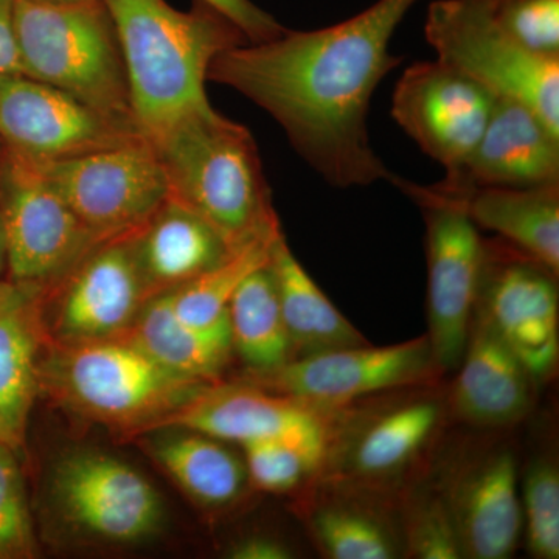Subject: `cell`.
<instances>
[{
  "mask_svg": "<svg viewBox=\"0 0 559 559\" xmlns=\"http://www.w3.org/2000/svg\"><path fill=\"white\" fill-rule=\"evenodd\" d=\"M419 0H377L356 16L288 31L223 51L209 81L231 87L277 121L312 170L337 189L392 179L370 143L371 97L403 58L390 51Z\"/></svg>",
  "mask_w": 559,
  "mask_h": 559,
  "instance_id": "cell-1",
  "label": "cell"
},
{
  "mask_svg": "<svg viewBox=\"0 0 559 559\" xmlns=\"http://www.w3.org/2000/svg\"><path fill=\"white\" fill-rule=\"evenodd\" d=\"M119 38L132 117L154 142L180 120L212 108L205 83L219 53L249 43L219 11L194 0L190 11L167 0H103Z\"/></svg>",
  "mask_w": 559,
  "mask_h": 559,
  "instance_id": "cell-2",
  "label": "cell"
},
{
  "mask_svg": "<svg viewBox=\"0 0 559 559\" xmlns=\"http://www.w3.org/2000/svg\"><path fill=\"white\" fill-rule=\"evenodd\" d=\"M151 143L170 197L212 224L231 248L282 230L259 146L245 124L212 106Z\"/></svg>",
  "mask_w": 559,
  "mask_h": 559,
  "instance_id": "cell-3",
  "label": "cell"
},
{
  "mask_svg": "<svg viewBox=\"0 0 559 559\" xmlns=\"http://www.w3.org/2000/svg\"><path fill=\"white\" fill-rule=\"evenodd\" d=\"M39 381L40 392L64 409L124 437L153 432L162 418L210 385L173 373L120 336L47 345Z\"/></svg>",
  "mask_w": 559,
  "mask_h": 559,
  "instance_id": "cell-4",
  "label": "cell"
},
{
  "mask_svg": "<svg viewBox=\"0 0 559 559\" xmlns=\"http://www.w3.org/2000/svg\"><path fill=\"white\" fill-rule=\"evenodd\" d=\"M439 384L392 390L342 407L318 477L400 496L428 469L451 418Z\"/></svg>",
  "mask_w": 559,
  "mask_h": 559,
  "instance_id": "cell-5",
  "label": "cell"
},
{
  "mask_svg": "<svg viewBox=\"0 0 559 559\" xmlns=\"http://www.w3.org/2000/svg\"><path fill=\"white\" fill-rule=\"evenodd\" d=\"M14 33L22 75L134 121L119 38L103 0H14Z\"/></svg>",
  "mask_w": 559,
  "mask_h": 559,
  "instance_id": "cell-6",
  "label": "cell"
},
{
  "mask_svg": "<svg viewBox=\"0 0 559 559\" xmlns=\"http://www.w3.org/2000/svg\"><path fill=\"white\" fill-rule=\"evenodd\" d=\"M437 60L479 83L495 98L521 103L559 134V57L533 53L474 0H436L425 24Z\"/></svg>",
  "mask_w": 559,
  "mask_h": 559,
  "instance_id": "cell-7",
  "label": "cell"
},
{
  "mask_svg": "<svg viewBox=\"0 0 559 559\" xmlns=\"http://www.w3.org/2000/svg\"><path fill=\"white\" fill-rule=\"evenodd\" d=\"M395 183L421 209L428 257V336L443 377L459 369L476 312L485 240L465 209L468 194L439 183L423 187L393 175Z\"/></svg>",
  "mask_w": 559,
  "mask_h": 559,
  "instance_id": "cell-8",
  "label": "cell"
},
{
  "mask_svg": "<svg viewBox=\"0 0 559 559\" xmlns=\"http://www.w3.org/2000/svg\"><path fill=\"white\" fill-rule=\"evenodd\" d=\"M0 229L7 277L46 289L98 242L35 162L3 150L0 157Z\"/></svg>",
  "mask_w": 559,
  "mask_h": 559,
  "instance_id": "cell-9",
  "label": "cell"
},
{
  "mask_svg": "<svg viewBox=\"0 0 559 559\" xmlns=\"http://www.w3.org/2000/svg\"><path fill=\"white\" fill-rule=\"evenodd\" d=\"M441 380L428 336L423 334L388 347H373L369 342L290 359L277 369L245 371L237 381L323 409H342L392 390Z\"/></svg>",
  "mask_w": 559,
  "mask_h": 559,
  "instance_id": "cell-10",
  "label": "cell"
},
{
  "mask_svg": "<svg viewBox=\"0 0 559 559\" xmlns=\"http://www.w3.org/2000/svg\"><path fill=\"white\" fill-rule=\"evenodd\" d=\"M134 231L98 242L64 277L38 290L36 310L46 347L110 340L134 322L148 301Z\"/></svg>",
  "mask_w": 559,
  "mask_h": 559,
  "instance_id": "cell-11",
  "label": "cell"
},
{
  "mask_svg": "<svg viewBox=\"0 0 559 559\" xmlns=\"http://www.w3.org/2000/svg\"><path fill=\"white\" fill-rule=\"evenodd\" d=\"M38 165L81 223L103 240L140 229L170 198L159 154L146 139Z\"/></svg>",
  "mask_w": 559,
  "mask_h": 559,
  "instance_id": "cell-12",
  "label": "cell"
},
{
  "mask_svg": "<svg viewBox=\"0 0 559 559\" xmlns=\"http://www.w3.org/2000/svg\"><path fill=\"white\" fill-rule=\"evenodd\" d=\"M142 139L132 120L108 116L31 76H0V143L14 156L49 164Z\"/></svg>",
  "mask_w": 559,
  "mask_h": 559,
  "instance_id": "cell-13",
  "label": "cell"
},
{
  "mask_svg": "<svg viewBox=\"0 0 559 559\" xmlns=\"http://www.w3.org/2000/svg\"><path fill=\"white\" fill-rule=\"evenodd\" d=\"M477 311L524 364L536 384L559 359L558 275L509 242L485 240Z\"/></svg>",
  "mask_w": 559,
  "mask_h": 559,
  "instance_id": "cell-14",
  "label": "cell"
},
{
  "mask_svg": "<svg viewBox=\"0 0 559 559\" xmlns=\"http://www.w3.org/2000/svg\"><path fill=\"white\" fill-rule=\"evenodd\" d=\"M51 498L62 520L91 538L140 543L160 525L162 500L139 471L95 451H76L58 463Z\"/></svg>",
  "mask_w": 559,
  "mask_h": 559,
  "instance_id": "cell-15",
  "label": "cell"
},
{
  "mask_svg": "<svg viewBox=\"0 0 559 559\" xmlns=\"http://www.w3.org/2000/svg\"><path fill=\"white\" fill-rule=\"evenodd\" d=\"M496 98L476 81L439 60L404 70L392 117L423 153L457 175L484 134Z\"/></svg>",
  "mask_w": 559,
  "mask_h": 559,
  "instance_id": "cell-16",
  "label": "cell"
},
{
  "mask_svg": "<svg viewBox=\"0 0 559 559\" xmlns=\"http://www.w3.org/2000/svg\"><path fill=\"white\" fill-rule=\"evenodd\" d=\"M341 409H323L246 384L215 382L157 423L154 430L189 429L230 444L288 440L326 448Z\"/></svg>",
  "mask_w": 559,
  "mask_h": 559,
  "instance_id": "cell-17",
  "label": "cell"
},
{
  "mask_svg": "<svg viewBox=\"0 0 559 559\" xmlns=\"http://www.w3.org/2000/svg\"><path fill=\"white\" fill-rule=\"evenodd\" d=\"M520 465L509 444L463 452L437 477L457 528L463 558L507 559L522 535Z\"/></svg>",
  "mask_w": 559,
  "mask_h": 559,
  "instance_id": "cell-18",
  "label": "cell"
},
{
  "mask_svg": "<svg viewBox=\"0 0 559 559\" xmlns=\"http://www.w3.org/2000/svg\"><path fill=\"white\" fill-rule=\"evenodd\" d=\"M297 495V514L322 557L406 558L401 495L325 477H316Z\"/></svg>",
  "mask_w": 559,
  "mask_h": 559,
  "instance_id": "cell-19",
  "label": "cell"
},
{
  "mask_svg": "<svg viewBox=\"0 0 559 559\" xmlns=\"http://www.w3.org/2000/svg\"><path fill=\"white\" fill-rule=\"evenodd\" d=\"M443 189L468 194L484 187L559 183V134L527 106L496 98L476 148Z\"/></svg>",
  "mask_w": 559,
  "mask_h": 559,
  "instance_id": "cell-20",
  "label": "cell"
},
{
  "mask_svg": "<svg viewBox=\"0 0 559 559\" xmlns=\"http://www.w3.org/2000/svg\"><path fill=\"white\" fill-rule=\"evenodd\" d=\"M457 377L448 390L451 417L476 429H507L528 417L536 381L480 311L474 312Z\"/></svg>",
  "mask_w": 559,
  "mask_h": 559,
  "instance_id": "cell-21",
  "label": "cell"
},
{
  "mask_svg": "<svg viewBox=\"0 0 559 559\" xmlns=\"http://www.w3.org/2000/svg\"><path fill=\"white\" fill-rule=\"evenodd\" d=\"M132 241L148 300L182 288L237 250L173 197L132 234Z\"/></svg>",
  "mask_w": 559,
  "mask_h": 559,
  "instance_id": "cell-22",
  "label": "cell"
},
{
  "mask_svg": "<svg viewBox=\"0 0 559 559\" xmlns=\"http://www.w3.org/2000/svg\"><path fill=\"white\" fill-rule=\"evenodd\" d=\"M39 288L0 280V440L20 451L28 418L40 393Z\"/></svg>",
  "mask_w": 559,
  "mask_h": 559,
  "instance_id": "cell-23",
  "label": "cell"
},
{
  "mask_svg": "<svg viewBox=\"0 0 559 559\" xmlns=\"http://www.w3.org/2000/svg\"><path fill=\"white\" fill-rule=\"evenodd\" d=\"M120 337L173 373L210 384L221 381L234 356L229 323L209 330L190 325L173 310L168 294L146 301Z\"/></svg>",
  "mask_w": 559,
  "mask_h": 559,
  "instance_id": "cell-24",
  "label": "cell"
},
{
  "mask_svg": "<svg viewBox=\"0 0 559 559\" xmlns=\"http://www.w3.org/2000/svg\"><path fill=\"white\" fill-rule=\"evenodd\" d=\"M471 221L559 274V183L484 187L465 198Z\"/></svg>",
  "mask_w": 559,
  "mask_h": 559,
  "instance_id": "cell-25",
  "label": "cell"
},
{
  "mask_svg": "<svg viewBox=\"0 0 559 559\" xmlns=\"http://www.w3.org/2000/svg\"><path fill=\"white\" fill-rule=\"evenodd\" d=\"M270 264L293 359L369 344L301 266L283 234L272 246Z\"/></svg>",
  "mask_w": 559,
  "mask_h": 559,
  "instance_id": "cell-26",
  "label": "cell"
},
{
  "mask_svg": "<svg viewBox=\"0 0 559 559\" xmlns=\"http://www.w3.org/2000/svg\"><path fill=\"white\" fill-rule=\"evenodd\" d=\"M151 441L148 452L194 502L224 510L245 498L250 487L242 454L227 441L189 429H173Z\"/></svg>",
  "mask_w": 559,
  "mask_h": 559,
  "instance_id": "cell-27",
  "label": "cell"
},
{
  "mask_svg": "<svg viewBox=\"0 0 559 559\" xmlns=\"http://www.w3.org/2000/svg\"><path fill=\"white\" fill-rule=\"evenodd\" d=\"M270 261L245 278L227 307L234 355L246 371L277 369L293 359Z\"/></svg>",
  "mask_w": 559,
  "mask_h": 559,
  "instance_id": "cell-28",
  "label": "cell"
},
{
  "mask_svg": "<svg viewBox=\"0 0 559 559\" xmlns=\"http://www.w3.org/2000/svg\"><path fill=\"white\" fill-rule=\"evenodd\" d=\"M283 231L246 242L234 250L223 263L182 288L168 293L173 310L180 319L198 329H218L227 325V307L245 278L264 266L271 259L272 246Z\"/></svg>",
  "mask_w": 559,
  "mask_h": 559,
  "instance_id": "cell-29",
  "label": "cell"
},
{
  "mask_svg": "<svg viewBox=\"0 0 559 559\" xmlns=\"http://www.w3.org/2000/svg\"><path fill=\"white\" fill-rule=\"evenodd\" d=\"M406 558H463L457 528L439 481L426 480V473L400 496Z\"/></svg>",
  "mask_w": 559,
  "mask_h": 559,
  "instance_id": "cell-30",
  "label": "cell"
},
{
  "mask_svg": "<svg viewBox=\"0 0 559 559\" xmlns=\"http://www.w3.org/2000/svg\"><path fill=\"white\" fill-rule=\"evenodd\" d=\"M250 487L271 495H293L319 476L326 448L288 440L241 444Z\"/></svg>",
  "mask_w": 559,
  "mask_h": 559,
  "instance_id": "cell-31",
  "label": "cell"
},
{
  "mask_svg": "<svg viewBox=\"0 0 559 559\" xmlns=\"http://www.w3.org/2000/svg\"><path fill=\"white\" fill-rule=\"evenodd\" d=\"M522 533L533 558H559V469L551 457H536L521 477Z\"/></svg>",
  "mask_w": 559,
  "mask_h": 559,
  "instance_id": "cell-32",
  "label": "cell"
},
{
  "mask_svg": "<svg viewBox=\"0 0 559 559\" xmlns=\"http://www.w3.org/2000/svg\"><path fill=\"white\" fill-rule=\"evenodd\" d=\"M35 555L36 538L17 450L0 441V559Z\"/></svg>",
  "mask_w": 559,
  "mask_h": 559,
  "instance_id": "cell-33",
  "label": "cell"
},
{
  "mask_svg": "<svg viewBox=\"0 0 559 559\" xmlns=\"http://www.w3.org/2000/svg\"><path fill=\"white\" fill-rule=\"evenodd\" d=\"M491 10L500 27L522 47L559 57V0H513Z\"/></svg>",
  "mask_w": 559,
  "mask_h": 559,
  "instance_id": "cell-34",
  "label": "cell"
},
{
  "mask_svg": "<svg viewBox=\"0 0 559 559\" xmlns=\"http://www.w3.org/2000/svg\"><path fill=\"white\" fill-rule=\"evenodd\" d=\"M234 22L249 43L275 38L285 27L272 14L261 10L252 0H201Z\"/></svg>",
  "mask_w": 559,
  "mask_h": 559,
  "instance_id": "cell-35",
  "label": "cell"
},
{
  "mask_svg": "<svg viewBox=\"0 0 559 559\" xmlns=\"http://www.w3.org/2000/svg\"><path fill=\"white\" fill-rule=\"evenodd\" d=\"M231 559H290L296 557L285 540L271 535H250L231 544Z\"/></svg>",
  "mask_w": 559,
  "mask_h": 559,
  "instance_id": "cell-36",
  "label": "cell"
},
{
  "mask_svg": "<svg viewBox=\"0 0 559 559\" xmlns=\"http://www.w3.org/2000/svg\"><path fill=\"white\" fill-rule=\"evenodd\" d=\"M5 75H22L14 33V0H0V76Z\"/></svg>",
  "mask_w": 559,
  "mask_h": 559,
  "instance_id": "cell-37",
  "label": "cell"
},
{
  "mask_svg": "<svg viewBox=\"0 0 559 559\" xmlns=\"http://www.w3.org/2000/svg\"><path fill=\"white\" fill-rule=\"evenodd\" d=\"M7 270L5 246H3L2 229H0V280L3 278Z\"/></svg>",
  "mask_w": 559,
  "mask_h": 559,
  "instance_id": "cell-38",
  "label": "cell"
},
{
  "mask_svg": "<svg viewBox=\"0 0 559 559\" xmlns=\"http://www.w3.org/2000/svg\"><path fill=\"white\" fill-rule=\"evenodd\" d=\"M474 2H479L481 5L489 7V9H498L503 3L513 2V0H474Z\"/></svg>",
  "mask_w": 559,
  "mask_h": 559,
  "instance_id": "cell-39",
  "label": "cell"
},
{
  "mask_svg": "<svg viewBox=\"0 0 559 559\" xmlns=\"http://www.w3.org/2000/svg\"><path fill=\"white\" fill-rule=\"evenodd\" d=\"M27 2H36V3H76V2H87V0H27Z\"/></svg>",
  "mask_w": 559,
  "mask_h": 559,
  "instance_id": "cell-40",
  "label": "cell"
},
{
  "mask_svg": "<svg viewBox=\"0 0 559 559\" xmlns=\"http://www.w3.org/2000/svg\"><path fill=\"white\" fill-rule=\"evenodd\" d=\"M0 441H2V440H0Z\"/></svg>",
  "mask_w": 559,
  "mask_h": 559,
  "instance_id": "cell-41",
  "label": "cell"
}]
</instances>
